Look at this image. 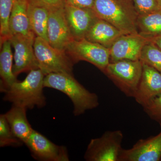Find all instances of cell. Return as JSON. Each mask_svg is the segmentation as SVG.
<instances>
[{
	"instance_id": "19",
	"label": "cell",
	"mask_w": 161,
	"mask_h": 161,
	"mask_svg": "<svg viewBox=\"0 0 161 161\" xmlns=\"http://www.w3.org/2000/svg\"><path fill=\"white\" fill-rule=\"evenodd\" d=\"M27 13L32 31L36 36L47 41V24L49 15L48 9L28 4Z\"/></svg>"
},
{
	"instance_id": "21",
	"label": "cell",
	"mask_w": 161,
	"mask_h": 161,
	"mask_svg": "<svg viewBox=\"0 0 161 161\" xmlns=\"http://www.w3.org/2000/svg\"><path fill=\"white\" fill-rule=\"evenodd\" d=\"M140 60L161 74V50L149 40L142 49Z\"/></svg>"
},
{
	"instance_id": "2",
	"label": "cell",
	"mask_w": 161,
	"mask_h": 161,
	"mask_svg": "<svg viewBox=\"0 0 161 161\" xmlns=\"http://www.w3.org/2000/svg\"><path fill=\"white\" fill-rule=\"evenodd\" d=\"M45 76L40 69L31 70L23 81L15 82L4 93L3 100L27 110L45 107L46 98L43 91Z\"/></svg>"
},
{
	"instance_id": "30",
	"label": "cell",
	"mask_w": 161,
	"mask_h": 161,
	"mask_svg": "<svg viewBox=\"0 0 161 161\" xmlns=\"http://www.w3.org/2000/svg\"><path fill=\"white\" fill-rule=\"evenodd\" d=\"M160 161H161V160Z\"/></svg>"
},
{
	"instance_id": "6",
	"label": "cell",
	"mask_w": 161,
	"mask_h": 161,
	"mask_svg": "<svg viewBox=\"0 0 161 161\" xmlns=\"http://www.w3.org/2000/svg\"><path fill=\"white\" fill-rule=\"evenodd\" d=\"M123 138L120 130L106 131L91 140L84 158L87 161H119Z\"/></svg>"
},
{
	"instance_id": "18",
	"label": "cell",
	"mask_w": 161,
	"mask_h": 161,
	"mask_svg": "<svg viewBox=\"0 0 161 161\" xmlns=\"http://www.w3.org/2000/svg\"><path fill=\"white\" fill-rule=\"evenodd\" d=\"M11 43L9 39L1 44L0 53V91L5 93L13 84L18 81L14 74V56L11 49Z\"/></svg>"
},
{
	"instance_id": "17",
	"label": "cell",
	"mask_w": 161,
	"mask_h": 161,
	"mask_svg": "<svg viewBox=\"0 0 161 161\" xmlns=\"http://www.w3.org/2000/svg\"><path fill=\"white\" fill-rule=\"evenodd\" d=\"M27 110L12 104L11 108L4 114L14 134L24 144L34 130L27 119Z\"/></svg>"
},
{
	"instance_id": "12",
	"label": "cell",
	"mask_w": 161,
	"mask_h": 161,
	"mask_svg": "<svg viewBox=\"0 0 161 161\" xmlns=\"http://www.w3.org/2000/svg\"><path fill=\"white\" fill-rule=\"evenodd\" d=\"M64 7L48 10L47 34V41L50 44L65 52L68 44L74 39L65 19Z\"/></svg>"
},
{
	"instance_id": "20",
	"label": "cell",
	"mask_w": 161,
	"mask_h": 161,
	"mask_svg": "<svg viewBox=\"0 0 161 161\" xmlns=\"http://www.w3.org/2000/svg\"><path fill=\"white\" fill-rule=\"evenodd\" d=\"M137 25L139 33L146 37L161 35V9L138 15Z\"/></svg>"
},
{
	"instance_id": "15",
	"label": "cell",
	"mask_w": 161,
	"mask_h": 161,
	"mask_svg": "<svg viewBox=\"0 0 161 161\" xmlns=\"http://www.w3.org/2000/svg\"><path fill=\"white\" fill-rule=\"evenodd\" d=\"M123 33L105 20L97 18L92 24L85 38L109 48Z\"/></svg>"
},
{
	"instance_id": "11",
	"label": "cell",
	"mask_w": 161,
	"mask_h": 161,
	"mask_svg": "<svg viewBox=\"0 0 161 161\" xmlns=\"http://www.w3.org/2000/svg\"><path fill=\"white\" fill-rule=\"evenodd\" d=\"M161 158V131L157 135L141 139L130 149H122L119 161H158Z\"/></svg>"
},
{
	"instance_id": "16",
	"label": "cell",
	"mask_w": 161,
	"mask_h": 161,
	"mask_svg": "<svg viewBox=\"0 0 161 161\" xmlns=\"http://www.w3.org/2000/svg\"><path fill=\"white\" fill-rule=\"evenodd\" d=\"M27 0H15L9 20L10 37L14 35L36 36L30 25Z\"/></svg>"
},
{
	"instance_id": "1",
	"label": "cell",
	"mask_w": 161,
	"mask_h": 161,
	"mask_svg": "<svg viewBox=\"0 0 161 161\" xmlns=\"http://www.w3.org/2000/svg\"><path fill=\"white\" fill-rule=\"evenodd\" d=\"M44 86L65 94L73 103V114L75 116L82 115L87 111L94 109L99 106L98 95L87 90L71 74H48L44 78Z\"/></svg>"
},
{
	"instance_id": "4",
	"label": "cell",
	"mask_w": 161,
	"mask_h": 161,
	"mask_svg": "<svg viewBox=\"0 0 161 161\" xmlns=\"http://www.w3.org/2000/svg\"><path fill=\"white\" fill-rule=\"evenodd\" d=\"M142 72L140 60H122L110 62L103 73L125 95L134 98Z\"/></svg>"
},
{
	"instance_id": "25",
	"label": "cell",
	"mask_w": 161,
	"mask_h": 161,
	"mask_svg": "<svg viewBox=\"0 0 161 161\" xmlns=\"http://www.w3.org/2000/svg\"><path fill=\"white\" fill-rule=\"evenodd\" d=\"M138 15L147 14L161 9L157 0H132Z\"/></svg>"
},
{
	"instance_id": "13",
	"label": "cell",
	"mask_w": 161,
	"mask_h": 161,
	"mask_svg": "<svg viewBox=\"0 0 161 161\" xmlns=\"http://www.w3.org/2000/svg\"><path fill=\"white\" fill-rule=\"evenodd\" d=\"M64 15L74 40L85 38L92 24L98 18L92 9L82 8L66 4Z\"/></svg>"
},
{
	"instance_id": "7",
	"label": "cell",
	"mask_w": 161,
	"mask_h": 161,
	"mask_svg": "<svg viewBox=\"0 0 161 161\" xmlns=\"http://www.w3.org/2000/svg\"><path fill=\"white\" fill-rule=\"evenodd\" d=\"M65 52L73 63L87 61L103 72L110 63L109 49L86 38L72 40Z\"/></svg>"
},
{
	"instance_id": "14",
	"label": "cell",
	"mask_w": 161,
	"mask_h": 161,
	"mask_svg": "<svg viewBox=\"0 0 161 161\" xmlns=\"http://www.w3.org/2000/svg\"><path fill=\"white\" fill-rule=\"evenodd\" d=\"M142 63V72L134 98L144 107L161 94V74L152 67Z\"/></svg>"
},
{
	"instance_id": "8",
	"label": "cell",
	"mask_w": 161,
	"mask_h": 161,
	"mask_svg": "<svg viewBox=\"0 0 161 161\" xmlns=\"http://www.w3.org/2000/svg\"><path fill=\"white\" fill-rule=\"evenodd\" d=\"M25 145L34 158L41 161H68L66 147L53 143L43 134L34 130Z\"/></svg>"
},
{
	"instance_id": "26",
	"label": "cell",
	"mask_w": 161,
	"mask_h": 161,
	"mask_svg": "<svg viewBox=\"0 0 161 161\" xmlns=\"http://www.w3.org/2000/svg\"><path fill=\"white\" fill-rule=\"evenodd\" d=\"M27 2L29 5L43 7L48 10L64 8L66 5V0H27Z\"/></svg>"
},
{
	"instance_id": "29",
	"label": "cell",
	"mask_w": 161,
	"mask_h": 161,
	"mask_svg": "<svg viewBox=\"0 0 161 161\" xmlns=\"http://www.w3.org/2000/svg\"><path fill=\"white\" fill-rule=\"evenodd\" d=\"M159 6L161 9V0H157Z\"/></svg>"
},
{
	"instance_id": "27",
	"label": "cell",
	"mask_w": 161,
	"mask_h": 161,
	"mask_svg": "<svg viewBox=\"0 0 161 161\" xmlns=\"http://www.w3.org/2000/svg\"><path fill=\"white\" fill-rule=\"evenodd\" d=\"M95 0H66V4L75 7L92 9Z\"/></svg>"
},
{
	"instance_id": "28",
	"label": "cell",
	"mask_w": 161,
	"mask_h": 161,
	"mask_svg": "<svg viewBox=\"0 0 161 161\" xmlns=\"http://www.w3.org/2000/svg\"><path fill=\"white\" fill-rule=\"evenodd\" d=\"M148 40L154 43L161 50V35L151 37H147Z\"/></svg>"
},
{
	"instance_id": "5",
	"label": "cell",
	"mask_w": 161,
	"mask_h": 161,
	"mask_svg": "<svg viewBox=\"0 0 161 161\" xmlns=\"http://www.w3.org/2000/svg\"><path fill=\"white\" fill-rule=\"evenodd\" d=\"M34 48L39 68L45 76L57 73L73 75L74 63L65 52L53 47L47 40L37 36Z\"/></svg>"
},
{
	"instance_id": "3",
	"label": "cell",
	"mask_w": 161,
	"mask_h": 161,
	"mask_svg": "<svg viewBox=\"0 0 161 161\" xmlns=\"http://www.w3.org/2000/svg\"><path fill=\"white\" fill-rule=\"evenodd\" d=\"M92 9L97 17L111 23L124 34L138 33V14L132 0H95Z\"/></svg>"
},
{
	"instance_id": "22",
	"label": "cell",
	"mask_w": 161,
	"mask_h": 161,
	"mask_svg": "<svg viewBox=\"0 0 161 161\" xmlns=\"http://www.w3.org/2000/svg\"><path fill=\"white\" fill-rule=\"evenodd\" d=\"M15 0H0L1 44L10 39L9 20Z\"/></svg>"
},
{
	"instance_id": "23",
	"label": "cell",
	"mask_w": 161,
	"mask_h": 161,
	"mask_svg": "<svg viewBox=\"0 0 161 161\" xmlns=\"http://www.w3.org/2000/svg\"><path fill=\"white\" fill-rule=\"evenodd\" d=\"M23 143L12 131L4 114L0 115V147H20Z\"/></svg>"
},
{
	"instance_id": "24",
	"label": "cell",
	"mask_w": 161,
	"mask_h": 161,
	"mask_svg": "<svg viewBox=\"0 0 161 161\" xmlns=\"http://www.w3.org/2000/svg\"><path fill=\"white\" fill-rule=\"evenodd\" d=\"M143 108L148 116L158 123L161 127V94L153 98Z\"/></svg>"
},
{
	"instance_id": "9",
	"label": "cell",
	"mask_w": 161,
	"mask_h": 161,
	"mask_svg": "<svg viewBox=\"0 0 161 161\" xmlns=\"http://www.w3.org/2000/svg\"><path fill=\"white\" fill-rule=\"evenodd\" d=\"M36 37V36H27L21 35L10 37L9 40L14 50L13 71L16 77L23 72L39 69L34 48Z\"/></svg>"
},
{
	"instance_id": "10",
	"label": "cell",
	"mask_w": 161,
	"mask_h": 161,
	"mask_svg": "<svg viewBox=\"0 0 161 161\" xmlns=\"http://www.w3.org/2000/svg\"><path fill=\"white\" fill-rule=\"evenodd\" d=\"M148 38L140 33L121 35L110 50V62L122 60H140L141 52Z\"/></svg>"
}]
</instances>
